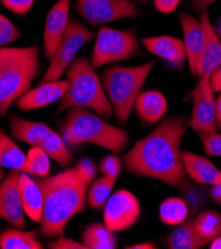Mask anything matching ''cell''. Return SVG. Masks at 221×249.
<instances>
[{"mask_svg": "<svg viewBox=\"0 0 221 249\" xmlns=\"http://www.w3.org/2000/svg\"><path fill=\"white\" fill-rule=\"evenodd\" d=\"M200 20L203 28L204 44L196 68L199 79L221 67V42L213 29L207 10L201 12Z\"/></svg>", "mask_w": 221, "mask_h": 249, "instance_id": "14", "label": "cell"}, {"mask_svg": "<svg viewBox=\"0 0 221 249\" xmlns=\"http://www.w3.org/2000/svg\"><path fill=\"white\" fill-rule=\"evenodd\" d=\"M155 64L156 61L136 67L113 66L105 71L102 84L121 125L129 121L136 99Z\"/></svg>", "mask_w": 221, "mask_h": 249, "instance_id": "5", "label": "cell"}, {"mask_svg": "<svg viewBox=\"0 0 221 249\" xmlns=\"http://www.w3.org/2000/svg\"><path fill=\"white\" fill-rule=\"evenodd\" d=\"M0 167L16 170L32 175L27 155L7 134L0 129Z\"/></svg>", "mask_w": 221, "mask_h": 249, "instance_id": "22", "label": "cell"}, {"mask_svg": "<svg viewBox=\"0 0 221 249\" xmlns=\"http://www.w3.org/2000/svg\"><path fill=\"white\" fill-rule=\"evenodd\" d=\"M71 0H58L46 17L44 28V53L52 60L69 24Z\"/></svg>", "mask_w": 221, "mask_h": 249, "instance_id": "13", "label": "cell"}, {"mask_svg": "<svg viewBox=\"0 0 221 249\" xmlns=\"http://www.w3.org/2000/svg\"><path fill=\"white\" fill-rule=\"evenodd\" d=\"M76 166L79 169L83 177H85L89 181L93 182V180L95 179V177L97 175V168L91 159L84 158Z\"/></svg>", "mask_w": 221, "mask_h": 249, "instance_id": "36", "label": "cell"}, {"mask_svg": "<svg viewBox=\"0 0 221 249\" xmlns=\"http://www.w3.org/2000/svg\"><path fill=\"white\" fill-rule=\"evenodd\" d=\"M141 205L135 195L127 190L115 192L104 207V223L113 232L132 228L141 216Z\"/></svg>", "mask_w": 221, "mask_h": 249, "instance_id": "11", "label": "cell"}, {"mask_svg": "<svg viewBox=\"0 0 221 249\" xmlns=\"http://www.w3.org/2000/svg\"><path fill=\"white\" fill-rule=\"evenodd\" d=\"M213 90L210 86V74L200 79L196 88L191 92L193 108L187 126L199 134L214 135L217 133L216 107Z\"/></svg>", "mask_w": 221, "mask_h": 249, "instance_id": "10", "label": "cell"}, {"mask_svg": "<svg viewBox=\"0 0 221 249\" xmlns=\"http://www.w3.org/2000/svg\"><path fill=\"white\" fill-rule=\"evenodd\" d=\"M192 7L199 12H203L213 3L217 2L218 0H190Z\"/></svg>", "mask_w": 221, "mask_h": 249, "instance_id": "40", "label": "cell"}, {"mask_svg": "<svg viewBox=\"0 0 221 249\" xmlns=\"http://www.w3.org/2000/svg\"><path fill=\"white\" fill-rule=\"evenodd\" d=\"M139 51L138 34L135 29L116 30L102 26L96 38L91 64L98 69L108 64L129 60L139 54Z\"/></svg>", "mask_w": 221, "mask_h": 249, "instance_id": "7", "label": "cell"}, {"mask_svg": "<svg viewBox=\"0 0 221 249\" xmlns=\"http://www.w3.org/2000/svg\"><path fill=\"white\" fill-rule=\"evenodd\" d=\"M70 83L68 80L41 84L34 89L28 90L16 101L17 107L27 111L50 106L61 99L68 91Z\"/></svg>", "mask_w": 221, "mask_h": 249, "instance_id": "15", "label": "cell"}, {"mask_svg": "<svg viewBox=\"0 0 221 249\" xmlns=\"http://www.w3.org/2000/svg\"><path fill=\"white\" fill-rule=\"evenodd\" d=\"M21 37L20 31L4 15L0 14V48L6 46Z\"/></svg>", "mask_w": 221, "mask_h": 249, "instance_id": "31", "label": "cell"}, {"mask_svg": "<svg viewBox=\"0 0 221 249\" xmlns=\"http://www.w3.org/2000/svg\"><path fill=\"white\" fill-rule=\"evenodd\" d=\"M142 46L150 53L165 60L175 68H182L185 64L186 52L183 41L171 36L143 38Z\"/></svg>", "mask_w": 221, "mask_h": 249, "instance_id": "17", "label": "cell"}, {"mask_svg": "<svg viewBox=\"0 0 221 249\" xmlns=\"http://www.w3.org/2000/svg\"><path fill=\"white\" fill-rule=\"evenodd\" d=\"M186 175L199 184L221 185V171L208 159L188 151L181 152Z\"/></svg>", "mask_w": 221, "mask_h": 249, "instance_id": "18", "label": "cell"}, {"mask_svg": "<svg viewBox=\"0 0 221 249\" xmlns=\"http://www.w3.org/2000/svg\"><path fill=\"white\" fill-rule=\"evenodd\" d=\"M210 249H221V235L210 242Z\"/></svg>", "mask_w": 221, "mask_h": 249, "instance_id": "44", "label": "cell"}, {"mask_svg": "<svg viewBox=\"0 0 221 249\" xmlns=\"http://www.w3.org/2000/svg\"><path fill=\"white\" fill-rule=\"evenodd\" d=\"M28 163L33 176L47 178L50 173V157L41 147L33 146L27 154Z\"/></svg>", "mask_w": 221, "mask_h": 249, "instance_id": "30", "label": "cell"}, {"mask_svg": "<svg viewBox=\"0 0 221 249\" xmlns=\"http://www.w3.org/2000/svg\"><path fill=\"white\" fill-rule=\"evenodd\" d=\"M125 248H127V249H156L157 246L152 243H139V244L126 246Z\"/></svg>", "mask_w": 221, "mask_h": 249, "instance_id": "43", "label": "cell"}, {"mask_svg": "<svg viewBox=\"0 0 221 249\" xmlns=\"http://www.w3.org/2000/svg\"><path fill=\"white\" fill-rule=\"evenodd\" d=\"M94 36V32L85 27L83 24L75 20H70L64 37L51 60L50 67L41 80V84L60 81L63 72L75 60L76 55L83 46L91 41Z\"/></svg>", "mask_w": 221, "mask_h": 249, "instance_id": "8", "label": "cell"}, {"mask_svg": "<svg viewBox=\"0 0 221 249\" xmlns=\"http://www.w3.org/2000/svg\"><path fill=\"white\" fill-rule=\"evenodd\" d=\"M0 248L2 249H43L38 240L37 231H24L17 229H7L0 234Z\"/></svg>", "mask_w": 221, "mask_h": 249, "instance_id": "25", "label": "cell"}, {"mask_svg": "<svg viewBox=\"0 0 221 249\" xmlns=\"http://www.w3.org/2000/svg\"><path fill=\"white\" fill-rule=\"evenodd\" d=\"M39 52L36 46L24 48L0 72V115L30 89L40 71Z\"/></svg>", "mask_w": 221, "mask_h": 249, "instance_id": "6", "label": "cell"}, {"mask_svg": "<svg viewBox=\"0 0 221 249\" xmlns=\"http://www.w3.org/2000/svg\"><path fill=\"white\" fill-rule=\"evenodd\" d=\"M211 196L217 204L221 205V185L213 186L211 189Z\"/></svg>", "mask_w": 221, "mask_h": 249, "instance_id": "42", "label": "cell"}, {"mask_svg": "<svg viewBox=\"0 0 221 249\" xmlns=\"http://www.w3.org/2000/svg\"><path fill=\"white\" fill-rule=\"evenodd\" d=\"M19 176V171L11 170L0 184V217L15 228L24 229L26 227V221L21 201Z\"/></svg>", "mask_w": 221, "mask_h": 249, "instance_id": "12", "label": "cell"}, {"mask_svg": "<svg viewBox=\"0 0 221 249\" xmlns=\"http://www.w3.org/2000/svg\"><path fill=\"white\" fill-rule=\"evenodd\" d=\"M3 177H4V172L2 171L1 168H0V184H1V181H2Z\"/></svg>", "mask_w": 221, "mask_h": 249, "instance_id": "46", "label": "cell"}, {"mask_svg": "<svg viewBox=\"0 0 221 249\" xmlns=\"http://www.w3.org/2000/svg\"><path fill=\"white\" fill-rule=\"evenodd\" d=\"M138 1H146V0H138Z\"/></svg>", "mask_w": 221, "mask_h": 249, "instance_id": "47", "label": "cell"}, {"mask_svg": "<svg viewBox=\"0 0 221 249\" xmlns=\"http://www.w3.org/2000/svg\"><path fill=\"white\" fill-rule=\"evenodd\" d=\"M19 187L22 206L25 214L35 222H41L44 209V198L41 188L28 174L21 173Z\"/></svg>", "mask_w": 221, "mask_h": 249, "instance_id": "20", "label": "cell"}, {"mask_svg": "<svg viewBox=\"0 0 221 249\" xmlns=\"http://www.w3.org/2000/svg\"><path fill=\"white\" fill-rule=\"evenodd\" d=\"M0 3L9 11L18 15H23L31 9L34 0H0Z\"/></svg>", "mask_w": 221, "mask_h": 249, "instance_id": "34", "label": "cell"}, {"mask_svg": "<svg viewBox=\"0 0 221 249\" xmlns=\"http://www.w3.org/2000/svg\"><path fill=\"white\" fill-rule=\"evenodd\" d=\"M187 129L185 117L163 120L146 137L139 140L124 155L127 170L133 175L160 180L181 190L188 188L181 144Z\"/></svg>", "mask_w": 221, "mask_h": 249, "instance_id": "1", "label": "cell"}, {"mask_svg": "<svg viewBox=\"0 0 221 249\" xmlns=\"http://www.w3.org/2000/svg\"><path fill=\"white\" fill-rule=\"evenodd\" d=\"M66 145L93 144L121 153L130 143L128 133L85 107H72L60 125Z\"/></svg>", "mask_w": 221, "mask_h": 249, "instance_id": "3", "label": "cell"}, {"mask_svg": "<svg viewBox=\"0 0 221 249\" xmlns=\"http://www.w3.org/2000/svg\"><path fill=\"white\" fill-rule=\"evenodd\" d=\"M65 72L70 87L61 98L58 112L72 107H85L105 118L113 115L114 109L103 84L88 58H76Z\"/></svg>", "mask_w": 221, "mask_h": 249, "instance_id": "4", "label": "cell"}, {"mask_svg": "<svg viewBox=\"0 0 221 249\" xmlns=\"http://www.w3.org/2000/svg\"><path fill=\"white\" fill-rule=\"evenodd\" d=\"M213 29H214L216 35L218 36V38L220 39L221 38V18L217 20L215 26H213Z\"/></svg>", "mask_w": 221, "mask_h": 249, "instance_id": "45", "label": "cell"}, {"mask_svg": "<svg viewBox=\"0 0 221 249\" xmlns=\"http://www.w3.org/2000/svg\"><path fill=\"white\" fill-rule=\"evenodd\" d=\"M204 151L207 155L221 157V134H200Z\"/></svg>", "mask_w": 221, "mask_h": 249, "instance_id": "33", "label": "cell"}, {"mask_svg": "<svg viewBox=\"0 0 221 249\" xmlns=\"http://www.w3.org/2000/svg\"><path fill=\"white\" fill-rule=\"evenodd\" d=\"M188 215L186 204L179 197H168L160 207V219L168 226H179Z\"/></svg>", "mask_w": 221, "mask_h": 249, "instance_id": "29", "label": "cell"}, {"mask_svg": "<svg viewBox=\"0 0 221 249\" xmlns=\"http://www.w3.org/2000/svg\"><path fill=\"white\" fill-rule=\"evenodd\" d=\"M75 8L94 27L140 15L139 7L131 0H76Z\"/></svg>", "mask_w": 221, "mask_h": 249, "instance_id": "9", "label": "cell"}, {"mask_svg": "<svg viewBox=\"0 0 221 249\" xmlns=\"http://www.w3.org/2000/svg\"><path fill=\"white\" fill-rule=\"evenodd\" d=\"M134 109L142 122L146 124H156L164 115L167 109V103L160 91H143L138 95Z\"/></svg>", "mask_w": 221, "mask_h": 249, "instance_id": "19", "label": "cell"}, {"mask_svg": "<svg viewBox=\"0 0 221 249\" xmlns=\"http://www.w3.org/2000/svg\"><path fill=\"white\" fill-rule=\"evenodd\" d=\"M36 183L44 198L40 234L45 238L64 235L71 218L86 209L92 182L82 176L77 166H74Z\"/></svg>", "mask_w": 221, "mask_h": 249, "instance_id": "2", "label": "cell"}, {"mask_svg": "<svg viewBox=\"0 0 221 249\" xmlns=\"http://www.w3.org/2000/svg\"><path fill=\"white\" fill-rule=\"evenodd\" d=\"M181 3V0H155L154 4L156 9L161 13L174 12Z\"/></svg>", "mask_w": 221, "mask_h": 249, "instance_id": "37", "label": "cell"}, {"mask_svg": "<svg viewBox=\"0 0 221 249\" xmlns=\"http://www.w3.org/2000/svg\"><path fill=\"white\" fill-rule=\"evenodd\" d=\"M199 234L209 244L221 235V214L215 211H205L193 218Z\"/></svg>", "mask_w": 221, "mask_h": 249, "instance_id": "28", "label": "cell"}, {"mask_svg": "<svg viewBox=\"0 0 221 249\" xmlns=\"http://www.w3.org/2000/svg\"><path fill=\"white\" fill-rule=\"evenodd\" d=\"M23 48H0V65L16 57Z\"/></svg>", "mask_w": 221, "mask_h": 249, "instance_id": "38", "label": "cell"}, {"mask_svg": "<svg viewBox=\"0 0 221 249\" xmlns=\"http://www.w3.org/2000/svg\"><path fill=\"white\" fill-rule=\"evenodd\" d=\"M179 19L183 33V44L190 72L196 77V68L204 44V33L201 20L186 12H180Z\"/></svg>", "mask_w": 221, "mask_h": 249, "instance_id": "16", "label": "cell"}, {"mask_svg": "<svg viewBox=\"0 0 221 249\" xmlns=\"http://www.w3.org/2000/svg\"><path fill=\"white\" fill-rule=\"evenodd\" d=\"M48 247L51 249H87L82 242H78L74 239L59 236L57 240L48 243Z\"/></svg>", "mask_w": 221, "mask_h": 249, "instance_id": "35", "label": "cell"}, {"mask_svg": "<svg viewBox=\"0 0 221 249\" xmlns=\"http://www.w3.org/2000/svg\"><path fill=\"white\" fill-rule=\"evenodd\" d=\"M117 180L118 179L116 178L103 176L95 182H92L87 195V203L89 207L98 210L103 209L111 196V193Z\"/></svg>", "mask_w": 221, "mask_h": 249, "instance_id": "27", "label": "cell"}, {"mask_svg": "<svg viewBox=\"0 0 221 249\" xmlns=\"http://www.w3.org/2000/svg\"><path fill=\"white\" fill-rule=\"evenodd\" d=\"M100 171L104 176L118 179L121 171V161L114 155L106 156L100 162Z\"/></svg>", "mask_w": 221, "mask_h": 249, "instance_id": "32", "label": "cell"}, {"mask_svg": "<svg viewBox=\"0 0 221 249\" xmlns=\"http://www.w3.org/2000/svg\"><path fill=\"white\" fill-rule=\"evenodd\" d=\"M41 148L47 155L62 167H68L73 162V156L69 152L63 138L50 129L41 144Z\"/></svg>", "mask_w": 221, "mask_h": 249, "instance_id": "26", "label": "cell"}, {"mask_svg": "<svg viewBox=\"0 0 221 249\" xmlns=\"http://www.w3.org/2000/svg\"><path fill=\"white\" fill-rule=\"evenodd\" d=\"M81 238L87 249H115L118 246L114 232L101 222L91 223L84 230Z\"/></svg>", "mask_w": 221, "mask_h": 249, "instance_id": "24", "label": "cell"}, {"mask_svg": "<svg viewBox=\"0 0 221 249\" xmlns=\"http://www.w3.org/2000/svg\"><path fill=\"white\" fill-rule=\"evenodd\" d=\"M210 86L213 92L221 91V67L210 73Z\"/></svg>", "mask_w": 221, "mask_h": 249, "instance_id": "39", "label": "cell"}, {"mask_svg": "<svg viewBox=\"0 0 221 249\" xmlns=\"http://www.w3.org/2000/svg\"><path fill=\"white\" fill-rule=\"evenodd\" d=\"M215 107H216V124L217 129L221 128V91L218 97L215 99Z\"/></svg>", "mask_w": 221, "mask_h": 249, "instance_id": "41", "label": "cell"}, {"mask_svg": "<svg viewBox=\"0 0 221 249\" xmlns=\"http://www.w3.org/2000/svg\"><path fill=\"white\" fill-rule=\"evenodd\" d=\"M10 131L13 138L31 146L41 147L44 137L51 128L43 122H34L18 116H11Z\"/></svg>", "mask_w": 221, "mask_h": 249, "instance_id": "21", "label": "cell"}, {"mask_svg": "<svg viewBox=\"0 0 221 249\" xmlns=\"http://www.w3.org/2000/svg\"><path fill=\"white\" fill-rule=\"evenodd\" d=\"M166 244L170 249H200L208 243L196 231L193 218H189L167 236Z\"/></svg>", "mask_w": 221, "mask_h": 249, "instance_id": "23", "label": "cell"}]
</instances>
